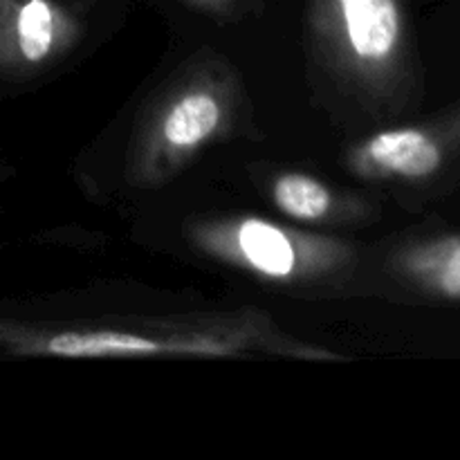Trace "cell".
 <instances>
[{"instance_id":"obj_1","label":"cell","mask_w":460,"mask_h":460,"mask_svg":"<svg viewBox=\"0 0 460 460\" xmlns=\"http://www.w3.org/2000/svg\"><path fill=\"white\" fill-rule=\"evenodd\" d=\"M395 270L418 295L460 304V229L407 243L395 259Z\"/></svg>"},{"instance_id":"obj_2","label":"cell","mask_w":460,"mask_h":460,"mask_svg":"<svg viewBox=\"0 0 460 460\" xmlns=\"http://www.w3.org/2000/svg\"><path fill=\"white\" fill-rule=\"evenodd\" d=\"M328 4L359 61L382 66L398 57L404 34L398 0H328Z\"/></svg>"},{"instance_id":"obj_3","label":"cell","mask_w":460,"mask_h":460,"mask_svg":"<svg viewBox=\"0 0 460 460\" xmlns=\"http://www.w3.org/2000/svg\"><path fill=\"white\" fill-rule=\"evenodd\" d=\"M61 9L52 0H0V58L39 66L63 36Z\"/></svg>"},{"instance_id":"obj_4","label":"cell","mask_w":460,"mask_h":460,"mask_svg":"<svg viewBox=\"0 0 460 460\" xmlns=\"http://www.w3.org/2000/svg\"><path fill=\"white\" fill-rule=\"evenodd\" d=\"M43 350L57 358H128V355H155L166 344L144 335L115 331L58 332L45 341Z\"/></svg>"},{"instance_id":"obj_5","label":"cell","mask_w":460,"mask_h":460,"mask_svg":"<svg viewBox=\"0 0 460 460\" xmlns=\"http://www.w3.org/2000/svg\"><path fill=\"white\" fill-rule=\"evenodd\" d=\"M236 247L245 263L263 277L286 279L296 268V250L290 238L265 220H245L236 232Z\"/></svg>"},{"instance_id":"obj_6","label":"cell","mask_w":460,"mask_h":460,"mask_svg":"<svg viewBox=\"0 0 460 460\" xmlns=\"http://www.w3.org/2000/svg\"><path fill=\"white\" fill-rule=\"evenodd\" d=\"M223 119L218 99L209 93L180 97L162 121V137L173 148H196L216 133Z\"/></svg>"},{"instance_id":"obj_7","label":"cell","mask_w":460,"mask_h":460,"mask_svg":"<svg viewBox=\"0 0 460 460\" xmlns=\"http://www.w3.org/2000/svg\"><path fill=\"white\" fill-rule=\"evenodd\" d=\"M274 202L296 220H319L331 209V191L305 173H286L274 182Z\"/></svg>"},{"instance_id":"obj_8","label":"cell","mask_w":460,"mask_h":460,"mask_svg":"<svg viewBox=\"0 0 460 460\" xmlns=\"http://www.w3.org/2000/svg\"><path fill=\"white\" fill-rule=\"evenodd\" d=\"M193 3H200V4H211V7H218V4H223L225 0H193Z\"/></svg>"}]
</instances>
